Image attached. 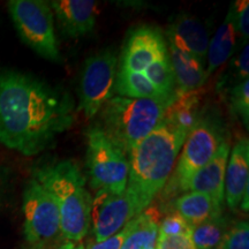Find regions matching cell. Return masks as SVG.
Masks as SVG:
<instances>
[{
	"mask_svg": "<svg viewBox=\"0 0 249 249\" xmlns=\"http://www.w3.org/2000/svg\"><path fill=\"white\" fill-rule=\"evenodd\" d=\"M73 124V101L29 74L0 71V143L24 156L51 148Z\"/></svg>",
	"mask_w": 249,
	"mask_h": 249,
	"instance_id": "obj_1",
	"label": "cell"
},
{
	"mask_svg": "<svg viewBox=\"0 0 249 249\" xmlns=\"http://www.w3.org/2000/svg\"><path fill=\"white\" fill-rule=\"evenodd\" d=\"M188 133L167 119L161 120L128 154L126 195L141 214L169 182Z\"/></svg>",
	"mask_w": 249,
	"mask_h": 249,
	"instance_id": "obj_2",
	"label": "cell"
},
{
	"mask_svg": "<svg viewBox=\"0 0 249 249\" xmlns=\"http://www.w3.org/2000/svg\"><path fill=\"white\" fill-rule=\"evenodd\" d=\"M34 179L53 196L62 238L71 242L85 239L91 226L92 200L79 165L70 160L45 164L35 171Z\"/></svg>",
	"mask_w": 249,
	"mask_h": 249,
	"instance_id": "obj_3",
	"label": "cell"
},
{
	"mask_svg": "<svg viewBox=\"0 0 249 249\" xmlns=\"http://www.w3.org/2000/svg\"><path fill=\"white\" fill-rule=\"evenodd\" d=\"M174 101L157 98L112 97L99 110L98 128L128 155L164 119Z\"/></svg>",
	"mask_w": 249,
	"mask_h": 249,
	"instance_id": "obj_4",
	"label": "cell"
},
{
	"mask_svg": "<svg viewBox=\"0 0 249 249\" xmlns=\"http://www.w3.org/2000/svg\"><path fill=\"white\" fill-rule=\"evenodd\" d=\"M87 166L90 185L97 192L120 195L126 191L128 180L126 155L97 126L87 130Z\"/></svg>",
	"mask_w": 249,
	"mask_h": 249,
	"instance_id": "obj_5",
	"label": "cell"
},
{
	"mask_svg": "<svg viewBox=\"0 0 249 249\" xmlns=\"http://www.w3.org/2000/svg\"><path fill=\"white\" fill-rule=\"evenodd\" d=\"M225 141L222 124L213 117H201L183 142L176 171L167 185L169 192H187L192 177L213 160Z\"/></svg>",
	"mask_w": 249,
	"mask_h": 249,
	"instance_id": "obj_6",
	"label": "cell"
},
{
	"mask_svg": "<svg viewBox=\"0 0 249 249\" xmlns=\"http://www.w3.org/2000/svg\"><path fill=\"white\" fill-rule=\"evenodd\" d=\"M7 7L15 29L24 44L40 57L60 61L51 6L43 0H11Z\"/></svg>",
	"mask_w": 249,
	"mask_h": 249,
	"instance_id": "obj_7",
	"label": "cell"
},
{
	"mask_svg": "<svg viewBox=\"0 0 249 249\" xmlns=\"http://www.w3.org/2000/svg\"><path fill=\"white\" fill-rule=\"evenodd\" d=\"M118 59L110 50L98 52L86 60L80 80L79 111L87 119L97 116L99 110L116 91Z\"/></svg>",
	"mask_w": 249,
	"mask_h": 249,
	"instance_id": "obj_8",
	"label": "cell"
},
{
	"mask_svg": "<svg viewBox=\"0 0 249 249\" xmlns=\"http://www.w3.org/2000/svg\"><path fill=\"white\" fill-rule=\"evenodd\" d=\"M23 231L30 245L42 249L60 234V216L53 196L36 179H31L23 193Z\"/></svg>",
	"mask_w": 249,
	"mask_h": 249,
	"instance_id": "obj_9",
	"label": "cell"
},
{
	"mask_svg": "<svg viewBox=\"0 0 249 249\" xmlns=\"http://www.w3.org/2000/svg\"><path fill=\"white\" fill-rule=\"evenodd\" d=\"M140 214L126 193L120 195L98 191L91 204V226L96 242H101L119 232Z\"/></svg>",
	"mask_w": 249,
	"mask_h": 249,
	"instance_id": "obj_10",
	"label": "cell"
},
{
	"mask_svg": "<svg viewBox=\"0 0 249 249\" xmlns=\"http://www.w3.org/2000/svg\"><path fill=\"white\" fill-rule=\"evenodd\" d=\"M166 52L167 48L160 31L152 27H141L134 30L127 39L119 71L142 74L151 62Z\"/></svg>",
	"mask_w": 249,
	"mask_h": 249,
	"instance_id": "obj_11",
	"label": "cell"
},
{
	"mask_svg": "<svg viewBox=\"0 0 249 249\" xmlns=\"http://www.w3.org/2000/svg\"><path fill=\"white\" fill-rule=\"evenodd\" d=\"M51 9L59 27L68 37L85 36L91 33L98 15V4L92 0H54Z\"/></svg>",
	"mask_w": 249,
	"mask_h": 249,
	"instance_id": "obj_12",
	"label": "cell"
},
{
	"mask_svg": "<svg viewBox=\"0 0 249 249\" xmlns=\"http://www.w3.org/2000/svg\"><path fill=\"white\" fill-rule=\"evenodd\" d=\"M230 156V144L222 143L217 154L207 165L198 170L189 180L187 192H196L208 195L218 209H223L225 171Z\"/></svg>",
	"mask_w": 249,
	"mask_h": 249,
	"instance_id": "obj_13",
	"label": "cell"
},
{
	"mask_svg": "<svg viewBox=\"0 0 249 249\" xmlns=\"http://www.w3.org/2000/svg\"><path fill=\"white\" fill-rule=\"evenodd\" d=\"M225 171L224 201L231 210L239 207L245 192L249 189V143L241 139L230 151Z\"/></svg>",
	"mask_w": 249,
	"mask_h": 249,
	"instance_id": "obj_14",
	"label": "cell"
},
{
	"mask_svg": "<svg viewBox=\"0 0 249 249\" xmlns=\"http://www.w3.org/2000/svg\"><path fill=\"white\" fill-rule=\"evenodd\" d=\"M167 36L171 46L205 61L209 37L204 26L197 18L187 14L178 15L170 24Z\"/></svg>",
	"mask_w": 249,
	"mask_h": 249,
	"instance_id": "obj_15",
	"label": "cell"
},
{
	"mask_svg": "<svg viewBox=\"0 0 249 249\" xmlns=\"http://www.w3.org/2000/svg\"><path fill=\"white\" fill-rule=\"evenodd\" d=\"M169 57L178 95L196 91L204 85L208 74L201 59L179 51L171 45Z\"/></svg>",
	"mask_w": 249,
	"mask_h": 249,
	"instance_id": "obj_16",
	"label": "cell"
},
{
	"mask_svg": "<svg viewBox=\"0 0 249 249\" xmlns=\"http://www.w3.org/2000/svg\"><path fill=\"white\" fill-rule=\"evenodd\" d=\"M238 28H236L234 13L232 7L230 8L225 20L218 28L213 38L209 40L208 46V71L207 74L213 73L218 67L222 66L227 59L234 52L238 38Z\"/></svg>",
	"mask_w": 249,
	"mask_h": 249,
	"instance_id": "obj_17",
	"label": "cell"
},
{
	"mask_svg": "<svg viewBox=\"0 0 249 249\" xmlns=\"http://www.w3.org/2000/svg\"><path fill=\"white\" fill-rule=\"evenodd\" d=\"M176 213H178L193 229L211 218L220 216L222 210L218 209L208 195L187 192L176 201Z\"/></svg>",
	"mask_w": 249,
	"mask_h": 249,
	"instance_id": "obj_18",
	"label": "cell"
},
{
	"mask_svg": "<svg viewBox=\"0 0 249 249\" xmlns=\"http://www.w3.org/2000/svg\"><path fill=\"white\" fill-rule=\"evenodd\" d=\"M158 225L160 213L156 209L148 208L135 218L133 230L124 239L120 249H156Z\"/></svg>",
	"mask_w": 249,
	"mask_h": 249,
	"instance_id": "obj_19",
	"label": "cell"
},
{
	"mask_svg": "<svg viewBox=\"0 0 249 249\" xmlns=\"http://www.w3.org/2000/svg\"><path fill=\"white\" fill-rule=\"evenodd\" d=\"M198 105H200L198 90L179 93L176 101L165 112L164 118L179 128L189 133L201 118L198 116Z\"/></svg>",
	"mask_w": 249,
	"mask_h": 249,
	"instance_id": "obj_20",
	"label": "cell"
},
{
	"mask_svg": "<svg viewBox=\"0 0 249 249\" xmlns=\"http://www.w3.org/2000/svg\"><path fill=\"white\" fill-rule=\"evenodd\" d=\"M226 232V219L220 214L193 227L191 238L196 249H216Z\"/></svg>",
	"mask_w": 249,
	"mask_h": 249,
	"instance_id": "obj_21",
	"label": "cell"
},
{
	"mask_svg": "<svg viewBox=\"0 0 249 249\" xmlns=\"http://www.w3.org/2000/svg\"><path fill=\"white\" fill-rule=\"evenodd\" d=\"M216 249H249V225L247 220L238 222L227 230Z\"/></svg>",
	"mask_w": 249,
	"mask_h": 249,
	"instance_id": "obj_22",
	"label": "cell"
},
{
	"mask_svg": "<svg viewBox=\"0 0 249 249\" xmlns=\"http://www.w3.org/2000/svg\"><path fill=\"white\" fill-rule=\"evenodd\" d=\"M231 107L236 116L240 119L246 128L249 124V80L241 81L232 90L231 93Z\"/></svg>",
	"mask_w": 249,
	"mask_h": 249,
	"instance_id": "obj_23",
	"label": "cell"
},
{
	"mask_svg": "<svg viewBox=\"0 0 249 249\" xmlns=\"http://www.w3.org/2000/svg\"><path fill=\"white\" fill-rule=\"evenodd\" d=\"M192 227L188 225L183 218L178 213L167 214L158 225V235L163 236H174L191 234Z\"/></svg>",
	"mask_w": 249,
	"mask_h": 249,
	"instance_id": "obj_24",
	"label": "cell"
},
{
	"mask_svg": "<svg viewBox=\"0 0 249 249\" xmlns=\"http://www.w3.org/2000/svg\"><path fill=\"white\" fill-rule=\"evenodd\" d=\"M231 7L234 13L239 35L241 36L242 40L247 42L249 36V1L248 0L235 1Z\"/></svg>",
	"mask_w": 249,
	"mask_h": 249,
	"instance_id": "obj_25",
	"label": "cell"
},
{
	"mask_svg": "<svg viewBox=\"0 0 249 249\" xmlns=\"http://www.w3.org/2000/svg\"><path fill=\"white\" fill-rule=\"evenodd\" d=\"M134 224H135V219L130 220V222L124 225L119 232H117L116 234H113L110 238L105 239L101 242H92L87 246L86 249H120L123 246L124 239L127 238V235L129 234V232L132 231Z\"/></svg>",
	"mask_w": 249,
	"mask_h": 249,
	"instance_id": "obj_26",
	"label": "cell"
},
{
	"mask_svg": "<svg viewBox=\"0 0 249 249\" xmlns=\"http://www.w3.org/2000/svg\"><path fill=\"white\" fill-rule=\"evenodd\" d=\"M156 249H196L191 234L163 236L158 235Z\"/></svg>",
	"mask_w": 249,
	"mask_h": 249,
	"instance_id": "obj_27",
	"label": "cell"
},
{
	"mask_svg": "<svg viewBox=\"0 0 249 249\" xmlns=\"http://www.w3.org/2000/svg\"><path fill=\"white\" fill-rule=\"evenodd\" d=\"M249 50L248 44L245 45V48L242 49V51L238 54V57L234 59V70L236 75L240 76L241 81H245L248 79L249 74Z\"/></svg>",
	"mask_w": 249,
	"mask_h": 249,
	"instance_id": "obj_28",
	"label": "cell"
},
{
	"mask_svg": "<svg viewBox=\"0 0 249 249\" xmlns=\"http://www.w3.org/2000/svg\"><path fill=\"white\" fill-rule=\"evenodd\" d=\"M53 249H85L82 245L80 242H71V241H65L64 244H61L58 247H55Z\"/></svg>",
	"mask_w": 249,
	"mask_h": 249,
	"instance_id": "obj_29",
	"label": "cell"
}]
</instances>
